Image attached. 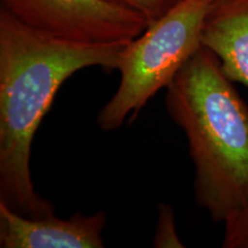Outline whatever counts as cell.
I'll use <instances>...</instances> for the list:
<instances>
[{
    "label": "cell",
    "mask_w": 248,
    "mask_h": 248,
    "mask_svg": "<svg viewBox=\"0 0 248 248\" xmlns=\"http://www.w3.org/2000/svg\"><path fill=\"white\" fill-rule=\"evenodd\" d=\"M126 44L55 38L0 8V201L31 217L54 213L31 176L37 130L70 76L90 67L117 70Z\"/></svg>",
    "instance_id": "cell-1"
},
{
    "label": "cell",
    "mask_w": 248,
    "mask_h": 248,
    "mask_svg": "<svg viewBox=\"0 0 248 248\" xmlns=\"http://www.w3.org/2000/svg\"><path fill=\"white\" fill-rule=\"evenodd\" d=\"M202 45L167 88L166 109L187 139L194 198L214 222L248 204V106Z\"/></svg>",
    "instance_id": "cell-2"
},
{
    "label": "cell",
    "mask_w": 248,
    "mask_h": 248,
    "mask_svg": "<svg viewBox=\"0 0 248 248\" xmlns=\"http://www.w3.org/2000/svg\"><path fill=\"white\" fill-rule=\"evenodd\" d=\"M214 0H182L129 42L121 55L119 88L99 110L104 131L132 122L160 90L167 89L195 52Z\"/></svg>",
    "instance_id": "cell-3"
},
{
    "label": "cell",
    "mask_w": 248,
    "mask_h": 248,
    "mask_svg": "<svg viewBox=\"0 0 248 248\" xmlns=\"http://www.w3.org/2000/svg\"><path fill=\"white\" fill-rule=\"evenodd\" d=\"M0 8L31 29L76 43H129L148 26L106 0H0Z\"/></svg>",
    "instance_id": "cell-4"
},
{
    "label": "cell",
    "mask_w": 248,
    "mask_h": 248,
    "mask_svg": "<svg viewBox=\"0 0 248 248\" xmlns=\"http://www.w3.org/2000/svg\"><path fill=\"white\" fill-rule=\"evenodd\" d=\"M104 212L86 215L76 212L67 218L55 214L31 217L0 201L1 248H102Z\"/></svg>",
    "instance_id": "cell-5"
},
{
    "label": "cell",
    "mask_w": 248,
    "mask_h": 248,
    "mask_svg": "<svg viewBox=\"0 0 248 248\" xmlns=\"http://www.w3.org/2000/svg\"><path fill=\"white\" fill-rule=\"evenodd\" d=\"M202 45L218 58L229 79L248 88V0H214Z\"/></svg>",
    "instance_id": "cell-6"
},
{
    "label": "cell",
    "mask_w": 248,
    "mask_h": 248,
    "mask_svg": "<svg viewBox=\"0 0 248 248\" xmlns=\"http://www.w3.org/2000/svg\"><path fill=\"white\" fill-rule=\"evenodd\" d=\"M152 245L156 248H183L185 247L176 230L175 215L171 206L160 203L157 207L156 230Z\"/></svg>",
    "instance_id": "cell-7"
},
{
    "label": "cell",
    "mask_w": 248,
    "mask_h": 248,
    "mask_svg": "<svg viewBox=\"0 0 248 248\" xmlns=\"http://www.w3.org/2000/svg\"><path fill=\"white\" fill-rule=\"evenodd\" d=\"M106 1L135 12L144 17L147 24H151L168 13L170 9L179 4L182 0H106Z\"/></svg>",
    "instance_id": "cell-8"
},
{
    "label": "cell",
    "mask_w": 248,
    "mask_h": 248,
    "mask_svg": "<svg viewBox=\"0 0 248 248\" xmlns=\"http://www.w3.org/2000/svg\"><path fill=\"white\" fill-rule=\"evenodd\" d=\"M224 248H248V204L224 222Z\"/></svg>",
    "instance_id": "cell-9"
}]
</instances>
